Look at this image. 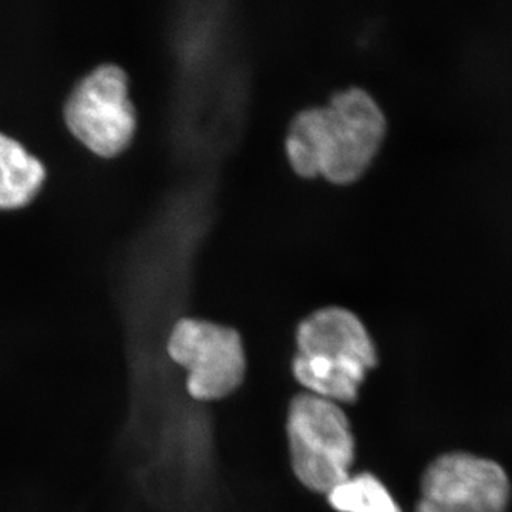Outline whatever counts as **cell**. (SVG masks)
<instances>
[{
  "mask_svg": "<svg viewBox=\"0 0 512 512\" xmlns=\"http://www.w3.org/2000/svg\"><path fill=\"white\" fill-rule=\"evenodd\" d=\"M386 134L376 101L360 89L335 94L329 106L302 111L293 120L286 151L302 177L322 174L332 183H353L375 158Z\"/></svg>",
  "mask_w": 512,
  "mask_h": 512,
  "instance_id": "cell-1",
  "label": "cell"
},
{
  "mask_svg": "<svg viewBox=\"0 0 512 512\" xmlns=\"http://www.w3.org/2000/svg\"><path fill=\"white\" fill-rule=\"evenodd\" d=\"M376 363L375 343L355 313L320 309L299 325L292 369L308 393L353 403Z\"/></svg>",
  "mask_w": 512,
  "mask_h": 512,
  "instance_id": "cell-2",
  "label": "cell"
},
{
  "mask_svg": "<svg viewBox=\"0 0 512 512\" xmlns=\"http://www.w3.org/2000/svg\"><path fill=\"white\" fill-rule=\"evenodd\" d=\"M286 431L293 471L306 488L329 494L348 480L355 440L338 403L311 393L299 394L289 406Z\"/></svg>",
  "mask_w": 512,
  "mask_h": 512,
  "instance_id": "cell-3",
  "label": "cell"
},
{
  "mask_svg": "<svg viewBox=\"0 0 512 512\" xmlns=\"http://www.w3.org/2000/svg\"><path fill=\"white\" fill-rule=\"evenodd\" d=\"M168 355L187 372L188 393L202 402L234 393L247 372L237 330L207 320L181 319L168 339Z\"/></svg>",
  "mask_w": 512,
  "mask_h": 512,
  "instance_id": "cell-4",
  "label": "cell"
},
{
  "mask_svg": "<svg viewBox=\"0 0 512 512\" xmlns=\"http://www.w3.org/2000/svg\"><path fill=\"white\" fill-rule=\"evenodd\" d=\"M64 117L84 146L99 156H117L130 143L137 124L126 73L114 64L97 67L70 94Z\"/></svg>",
  "mask_w": 512,
  "mask_h": 512,
  "instance_id": "cell-5",
  "label": "cell"
},
{
  "mask_svg": "<svg viewBox=\"0 0 512 512\" xmlns=\"http://www.w3.org/2000/svg\"><path fill=\"white\" fill-rule=\"evenodd\" d=\"M510 500V478L500 464L451 453L424 473L416 512H507Z\"/></svg>",
  "mask_w": 512,
  "mask_h": 512,
  "instance_id": "cell-6",
  "label": "cell"
},
{
  "mask_svg": "<svg viewBox=\"0 0 512 512\" xmlns=\"http://www.w3.org/2000/svg\"><path fill=\"white\" fill-rule=\"evenodd\" d=\"M46 171L26 148L0 134V210L25 207L36 197Z\"/></svg>",
  "mask_w": 512,
  "mask_h": 512,
  "instance_id": "cell-7",
  "label": "cell"
},
{
  "mask_svg": "<svg viewBox=\"0 0 512 512\" xmlns=\"http://www.w3.org/2000/svg\"><path fill=\"white\" fill-rule=\"evenodd\" d=\"M328 498L339 512H402L382 481L367 473L350 476Z\"/></svg>",
  "mask_w": 512,
  "mask_h": 512,
  "instance_id": "cell-8",
  "label": "cell"
}]
</instances>
